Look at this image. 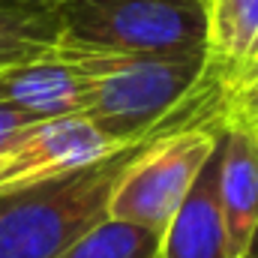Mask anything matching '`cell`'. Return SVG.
I'll return each mask as SVG.
<instances>
[{
	"label": "cell",
	"instance_id": "obj_1",
	"mask_svg": "<svg viewBox=\"0 0 258 258\" xmlns=\"http://www.w3.org/2000/svg\"><path fill=\"white\" fill-rule=\"evenodd\" d=\"M54 51L96 75L81 117L117 147L225 108V90L207 75V54H120L78 45L66 36Z\"/></svg>",
	"mask_w": 258,
	"mask_h": 258
},
{
	"label": "cell",
	"instance_id": "obj_2",
	"mask_svg": "<svg viewBox=\"0 0 258 258\" xmlns=\"http://www.w3.org/2000/svg\"><path fill=\"white\" fill-rule=\"evenodd\" d=\"M147 141L129 144L66 177L0 195V258H60L108 219L111 189Z\"/></svg>",
	"mask_w": 258,
	"mask_h": 258
},
{
	"label": "cell",
	"instance_id": "obj_3",
	"mask_svg": "<svg viewBox=\"0 0 258 258\" xmlns=\"http://www.w3.org/2000/svg\"><path fill=\"white\" fill-rule=\"evenodd\" d=\"M225 135V108L150 138L117 177L108 219L165 237L180 204Z\"/></svg>",
	"mask_w": 258,
	"mask_h": 258
},
{
	"label": "cell",
	"instance_id": "obj_4",
	"mask_svg": "<svg viewBox=\"0 0 258 258\" xmlns=\"http://www.w3.org/2000/svg\"><path fill=\"white\" fill-rule=\"evenodd\" d=\"M63 36L120 54H204V0H63Z\"/></svg>",
	"mask_w": 258,
	"mask_h": 258
},
{
	"label": "cell",
	"instance_id": "obj_5",
	"mask_svg": "<svg viewBox=\"0 0 258 258\" xmlns=\"http://www.w3.org/2000/svg\"><path fill=\"white\" fill-rule=\"evenodd\" d=\"M117 150L123 147L108 141L84 117L36 123L24 138L0 153V195L66 177Z\"/></svg>",
	"mask_w": 258,
	"mask_h": 258
},
{
	"label": "cell",
	"instance_id": "obj_6",
	"mask_svg": "<svg viewBox=\"0 0 258 258\" xmlns=\"http://www.w3.org/2000/svg\"><path fill=\"white\" fill-rule=\"evenodd\" d=\"M93 81L96 75L54 51L51 57L0 72V102L42 123L60 117H81L87 111Z\"/></svg>",
	"mask_w": 258,
	"mask_h": 258
},
{
	"label": "cell",
	"instance_id": "obj_7",
	"mask_svg": "<svg viewBox=\"0 0 258 258\" xmlns=\"http://www.w3.org/2000/svg\"><path fill=\"white\" fill-rule=\"evenodd\" d=\"M219 207L228 258H243L258 228V129L225 126L219 159Z\"/></svg>",
	"mask_w": 258,
	"mask_h": 258
},
{
	"label": "cell",
	"instance_id": "obj_8",
	"mask_svg": "<svg viewBox=\"0 0 258 258\" xmlns=\"http://www.w3.org/2000/svg\"><path fill=\"white\" fill-rule=\"evenodd\" d=\"M219 159H222V141L201 168L174 222L168 225L162 237V258H228L222 207H219Z\"/></svg>",
	"mask_w": 258,
	"mask_h": 258
},
{
	"label": "cell",
	"instance_id": "obj_9",
	"mask_svg": "<svg viewBox=\"0 0 258 258\" xmlns=\"http://www.w3.org/2000/svg\"><path fill=\"white\" fill-rule=\"evenodd\" d=\"M207 75L237 90L258 60V0H207Z\"/></svg>",
	"mask_w": 258,
	"mask_h": 258
},
{
	"label": "cell",
	"instance_id": "obj_10",
	"mask_svg": "<svg viewBox=\"0 0 258 258\" xmlns=\"http://www.w3.org/2000/svg\"><path fill=\"white\" fill-rule=\"evenodd\" d=\"M63 36L57 6L0 9V72L51 57Z\"/></svg>",
	"mask_w": 258,
	"mask_h": 258
},
{
	"label": "cell",
	"instance_id": "obj_11",
	"mask_svg": "<svg viewBox=\"0 0 258 258\" xmlns=\"http://www.w3.org/2000/svg\"><path fill=\"white\" fill-rule=\"evenodd\" d=\"M60 258H162V237L129 222L102 219Z\"/></svg>",
	"mask_w": 258,
	"mask_h": 258
},
{
	"label": "cell",
	"instance_id": "obj_12",
	"mask_svg": "<svg viewBox=\"0 0 258 258\" xmlns=\"http://www.w3.org/2000/svg\"><path fill=\"white\" fill-rule=\"evenodd\" d=\"M225 126L258 129V75L225 96Z\"/></svg>",
	"mask_w": 258,
	"mask_h": 258
},
{
	"label": "cell",
	"instance_id": "obj_13",
	"mask_svg": "<svg viewBox=\"0 0 258 258\" xmlns=\"http://www.w3.org/2000/svg\"><path fill=\"white\" fill-rule=\"evenodd\" d=\"M36 123H42V120H36V117H30V114H24V111H18L12 105L0 102V153L6 147H12L18 138H24Z\"/></svg>",
	"mask_w": 258,
	"mask_h": 258
},
{
	"label": "cell",
	"instance_id": "obj_14",
	"mask_svg": "<svg viewBox=\"0 0 258 258\" xmlns=\"http://www.w3.org/2000/svg\"><path fill=\"white\" fill-rule=\"evenodd\" d=\"M39 6H57L54 0H0V9H39Z\"/></svg>",
	"mask_w": 258,
	"mask_h": 258
},
{
	"label": "cell",
	"instance_id": "obj_15",
	"mask_svg": "<svg viewBox=\"0 0 258 258\" xmlns=\"http://www.w3.org/2000/svg\"><path fill=\"white\" fill-rule=\"evenodd\" d=\"M243 258H258V228L252 234V240H249V246H246V252H243Z\"/></svg>",
	"mask_w": 258,
	"mask_h": 258
},
{
	"label": "cell",
	"instance_id": "obj_16",
	"mask_svg": "<svg viewBox=\"0 0 258 258\" xmlns=\"http://www.w3.org/2000/svg\"><path fill=\"white\" fill-rule=\"evenodd\" d=\"M258 75V60L255 63H252V69H249V72H246V75H243V81H240V84H237V87H243V84H249V81H252V78H255ZM231 93H234V90H231Z\"/></svg>",
	"mask_w": 258,
	"mask_h": 258
},
{
	"label": "cell",
	"instance_id": "obj_17",
	"mask_svg": "<svg viewBox=\"0 0 258 258\" xmlns=\"http://www.w3.org/2000/svg\"><path fill=\"white\" fill-rule=\"evenodd\" d=\"M54 3H57V6H60V3H63V0H54Z\"/></svg>",
	"mask_w": 258,
	"mask_h": 258
},
{
	"label": "cell",
	"instance_id": "obj_18",
	"mask_svg": "<svg viewBox=\"0 0 258 258\" xmlns=\"http://www.w3.org/2000/svg\"><path fill=\"white\" fill-rule=\"evenodd\" d=\"M204 3H207V0H204Z\"/></svg>",
	"mask_w": 258,
	"mask_h": 258
}]
</instances>
